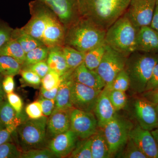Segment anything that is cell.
Here are the masks:
<instances>
[{
  "mask_svg": "<svg viewBox=\"0 0 158 158\" xmlns=\"http://www.w3.org/2000/svg\"><path fill=\"white\" fill-rule=\"evenodd\" d=\"M131 0H78L81 17L106 31L124 14Z\"/></svg>",
  "mask_w": 158,
  "mask_h": 158,
  "instance_id": "1",
  "label": "cell"
},
{
  "mask_svg": "<svg viewBox=\"0 0 158 158\" xmlns=\"http://www.w3.org/2000/svg\"><path fill=\"white\" fill-rule=\"evenodd\" d=\"M106 32L90 20L80 17L65 29L64 46L86 53L105 44Z\"/></svg>",
  "mask_w": 158,
  "mask_h": 158,
  "instance_id": "2",
  "label": "cell"
},
{
  "mask_svg": "<svg viewBox=\"0 0 158 158\" xmlns=\"http://www.w3.org/2000/svg\"><path fill=\"white\" fill-rule=\"evenodd\" d=\"M158 63V53L136 51L127 59L124 69L130 81V88L135 93L145 91L154 67Z\"/></svg>",
  "mask_w": 158,
  "mask_h": 158,
  "instance_id": "3",
  "label": "cell"
},
{
  "mask_svg": "<svg viewBox=\"0 0 158 158\" xmlns=\"http://www.w3.org/2000/svg\"><path fill=\"white\" fill-rule=\"evenodd\" d=\"M139 30L136 28L124 14L107 30L105 44L128 57L136 51L137 34Z\"/></svg>",
  "mask_w": 158,
  "mask_h": 158,
  "instance_id": "4",
  "label": "cell"
},
{
  "mask_svg": "<svg viewBox=\"0 0 158 158\" xmlns=\"http://www.w3.org/2000/svg\"><path fill=\"white\" fill-rule=\"evenodd\" d=\"M47 116L26 119L16 131L19 143L23 151L42 148L46 139Z\"/></svg>",
  "mask_w": 158,
  "mask_h": 158,
  "instance_id": "5",
  "label": "cell"
},
{
  "mask_svg": "<svg viewBox=\"0 0 158 158\" xmlns=\"http://www.w3.org/2000/svg\"><path fill=\"white\" fill-rule=\"evenodd\" d=\"M133 128L131 122L116 114L102 129L112 156L121 150L127 143Z\"/></svg>",
  "mask_w": 158,
  "mask_h": 158,
  "instance_id": "6",
  "label": "cell"
},
{
  "mask_svg": "<svg viewBox=\"0 0 158 158\" xmlns=\"http://www.w3.org/2000/svg\"><path fill=\"white\" fill-rule=\"evenodd\" d=\"M29 6L31 19L21 28L42 43L43 37L48 26L52 10L41 0L31 1Z\"/></svg>",
  "mask_w": 158,
  "mask_h": 158,
  "instance_id": "7",
  "label": "cell"
},
{
  "mask_svg": "<svg viewBox=\"0 0 158 158\" xmlns=\"http://www.w3.org/2000/svg\"><path fill=\"white\" fill-rule=\"evenodd\" d=\"M127 58L106 44L103 56L95 70L106 83L105 87H109L116 76L124 69Z\"/></svg>",
  "mask_w": 158,
  "mask_h": 158,
  "instance_id": "8",
  "label": "cell"
},
{
  "mask_svg": "<svg viewBox=\"0 0 158 158\" xmlns=\"http://www.w3.org/2000/svg\"><path fill=\"white\" fill-rule=\"evenodd\" d=\"M97 119L92 112H86L73 108L70 112V129L78 138L87 139L98 130Z\"/></svg>",
  "mask_w": 158,
  "mask_h": 158,
  "instance_id": "9",
  "label": "cell"
},
{
  "mask_svg": "<svg viewBox=\"0 0 158 158\" xmlns=\"http://www.w3.org/2000/svg\"><path fill=\"white\" fill-rule=\"evenodd\" d=\"M156 5V0H131L124 14L139 30L150 26Z\"/></svg>",
  "mask_w": 158,
  "mask_h": 158,
  "instance_id": "10",
  "label": "cell"
},
{
  "mask_svg": "<svg viewBox=\"0 0 158 158\" xmlns=\"http://www.w3.org/2000/svg\"><path fill=\"white\" fill-rule=\"evenodd\" d=\"M102 90L90 88L73 80L71 95L73 107L86 112H93Z\"/></svg>",
  "mask_w": 158,
  "mask_h": 158,
  "instance_id": "11",
  "label": "cell"
},
{
  "mask_svg": "<svg viewBox=\"0 0 158 158\" xmlns=\"http://www.w3.org/2000/svg\"><path fill=\"white\" fill-rule=\"evenodd\" d=\"M61 21L66 29L80 18L78 0H41Z\"/></svg>",
  "mask_w": 158,
  "mask_h": 158,
  "instance_id": "12",
  "label": "cell"
},
{
  "mask_svg": "<svg viewBox=\"0 0 158 158\" xmlns=\"http://www.w3.org/2000/svg\"><path fill=\"white\" fill-rule=\"evenodd\" d=\"M134 111L141 128L152 131L158 127V114L155 104L142 97L135 101Z\"/></svg>",
  "mask_w": 158,
  "mask_h": 158,
  "instance_id": "13",
  "label": "cell"
},
{
  "mask_svg": "<svg viewBox=\"0 0 158 158\" xmlns=\"http://www.w3.org/2000/svg\"><path fill=\"white\" fill-rule=\"evenodd\" d=\"M130 138L148 158H158L157 145L151 131L144 129L138 125L133 128Z\"/></svg>",
  "mask_w": 158,
  "mask_h": 158,
  "instance_id": "14",
  "label": "cell"
},
{
  "mask_svg": "<svg viewBox=\"0 0 158 158\" xmlns=\"http://www.w3.org/2000/svg\"><path fill=\"white\" fill-rule=\"evenodd\" d=\"M77 138L75 134L69 129L52 138L48 148L57 158L69 156L76 145Z\"/></svg>",
  "mask_w": 158,
  "mask_h": 158,
  "instance_id": "15",
  "label": "cell"
},
{
  "mask_svg": "<svg viewBox=\"0 0 158 158\" xmlns=\"http://www.w3.org/2000/svg\"><path fill=\"white\" fill-rule=\"evenodd\" d=\"M72 109H54L48 118L47 123V133L51 138H53L70 129V112Z\"/></svg>",
  "mask_w": 158,
  "mask_h": 158,
  "instance_id": "16",
  "label": "cell"
},
{
  "mask_svg": "<svg viewBox=\"0 0 158 158\" xmlns=\"http://www.w3.org/2000/svg\"><path fill=\"white\" fill-rule=\"evenodd\" d=\"M109 90L106 88L102 90L94 110L98 127L102 129L116 114V110L109 97Z\"/></svg>",
  "mask_w": 158,
  "mask_h": 158,
  "instance_id": "17",
  "label": "cell"
},
{
  "mask_svg": "<svg viewBox=\"0 0 158 158\" xmlns=\"http://www.w3.org/2000/svg\"><path fill=\"white\" fill-rule=\"evenodd\" d=\"M136 51L149 53H158V32L150 26L138 30Z\"/></svg>",
  "mask_w": 158,
  "mask_h": 158,
  "instance_id": "18",
  "label": "cell"
},
{
  "mask_svg": "<svg viewBox=\"0 0 158 158\" xmlns=\"http://www.w3.org/2000/svg\"><path fill=\"white\" fill-rule=\"evenodd\" d=\"M72 76L75 81L98 90H103L106 85L96 71L87 68L84 62L74 69Z\"/></svg>",
  "mask_w": 158,
  "mask_h": 158,
  "instance_id": "19",
  "label": "cell"
},
{
  "mask_svg": "<svg viewBox=\"0 0 158 158\" xmlns=\"http://www.w3.org/2000/svg\"><path fill=\"white\" fill-rule=\"evenodd\" d=\"M74 70H70L61 76V81L58 88L55 100V109L71 110L73 109L71 95L73 79L72 73Z\"/></svg>",
  "mask_w": 158,
  "mask_h": 158,
  "instance_id": "20",
  "label": "cell"
},
{
  "mask_svg": "<svg viewBox=\"0 0 158 158\" xmlns=\"http://www.w3.org/2000/svg\"><path fill=\"white\" fill-rule=\"evenodd\" d=\"M24 117L22 112L18 115L6 100L0 104V120L5 127L12 133L16 131L18 127L25 120Z\"/></svg>",
  "mask_w": 158,
  "mask_h": 158,
  "instance_id": "21",
  "label": "cell"
},
{
  "mask_svg": "<svg viewBox=\"0 0 158 158\" xmlns=\"http://www.w3.org/2000/svg\"><path fill=\"white\" fill-rule=\"evenodd\" d=\"M62 47H56L49 48L48 56L46 60L50 70L56 72L61 76L72 70L69 68L65 61Z\"/></svg>",
  "mask_w": 158,
  "mask_h": 158,
  "instance_id": "22",
  "label": "cell"
},
{
  "mask_svg": "<svg viewBox=\"0 0 158 158\" xmlns=\"http://www.w3.org/2000/svg\"><path fill=\"white\" fill-rule=\"evenodd\" d=\"M90 138L92 158L113 157L102 129L98 131Z\"/></svg>",
  "mask_w": 158,
  "mask_h": 158,
  "instance_id": "23",
  "label": "cell"
},
{
  "mask_svg": "<svg viewBox=\"0 0 158 158\" xmlns=\"http://www.w3.org/2000/svg\"><path fill=\"white\" fill-rule=\"evenodd\" d=\"M12 39L19 43L26 54L38 47L44 45L41 41L27 34L21 28L14 29Z\"/></svg>",
  "mask_w": 158,
  "mask_h": 158,
  "instance_id": "24",
  "label": "cell"
},
{
  "mask_svg": "<svg viewBox=\"0 0 158 158\" xmlns=\"http://www.w3.org/2000/svg\"><path fill=\"white\" fill-rule=\"evenodd\" d=\"M0 56L11 57L23 65L26 53L17 40L11 39L0 48Z\"/></svg>",
  "mask_w": 158,
  "mask_h": 158,
  "instance_id": "25",
  "label": "cell"
},
{
  "mask_svg": "<svg viewBox=\"0 0 158 158\" xmlns=\"http://www.w3.org/2000/svg\"><path fill=\"white\" fill-rule=\"evenodd\" d=\"M62 50L69 69L74 70L84 62L86 53L68 46L62 47Z\"/></svg>",
  "mask_w": 158,
  "mask_h": 158,
  "instance_id": "26",
  "label": "cell"
},
{
  "mask_svg": "<svg viewBox=\"0 0 158 158\" xmlns=\"http://www.w3.org/2000/svg\"><path fill=\"white\" fill-rule=\"evenodd\" d=\"M22 65L17 60L7 56H0V75L3 76L19 74Z\"/></svg>",
  "mask_w": 158,
  "mask_h": 158,
  "instance_id": "27",
  "label": "cell"
},
{
  "mask_svg": "<svg viewBox=\"0 0 158 158\" xmlns=\"http://www.w3.org/2000/svg\"><path fill=\"white\" fill-rule=\"evenodd\" d=\"M106 50L105 44L88 51L85 54L84 63L90 70H95L101 62Z\"/></svg>",
  "mask_w": 158,
  "mask_h": 158,
  "instance_id": "28",
  "label": "cell"
},
{
  "mask_svg": "<svg viewBox=\"0 0 158 158\" xmlns=\"http://www.w3.org/2000/svg\"><path fill=\"white\" fill-rule=\"evenodd\" d=\"M48 52V48L44 45L40 46L30 51L26 54L25 59L22 67L41 61H46Z\"/></svg>",
  "mask_w": 158,
  "mask_h": 158,
  "instance_id": "29",
  "label": "cell"
},
{
  "mask_svg": "<svg viewBox=\"0 0 158 158\" xmlns=\"http://www.w3.org/2000/svg\"><path fill=\"white\" fill-rule=\"evenodd\" d=\"M91 144V138L82 139V141L77 143L74 149L68 157L92 158Z\"/></svg>",
  "mask_w": 158,
  "mask_h": 158,
  "instance_id": "30",
  "label": "cell"
},
{
  "mask_svg": "<svg viewBox=\"0 0 158 158\" xmlns=\"http://www.w3.org/2000/svg\"><path fill=\"white\" fill-rule=\"evenodd\" d=\"M130 87V81L125 69L116 76L109 87H105L108 90H117L126 92Z\"/></svg>",
  "mask_w": 158,
  "mask_h": 158,
  "instance_id": "31",
  "label": "cell"
},
{
  "mask_svg": "<svg viewBox=\"0 0 158 158\" xmlns=\"http://www.w3.org/2000/svg\"><path fill=\"white\" fill-rule=\"evenodd\" d=\"M124 147V150L118 156V157L147 158V157L141 151L135 143L130 138Z\"/></svg>",
  "mask_w": 158,
  "mask_h": 158,
  "instance_id": "32",
  "label": "cell"
},
{
  "mask_svg": "<svg viewBox=\"0 0 158 158\" xmlns=\"http://www.w3.org/2000/svg\"><path fill=\"white\" fill-rule=\"evenodd\" d=\"M109 97L116 111L123 109L127 102L125 92L117 90H109Z\"/></svg>",
  "mask_w": 158,
  "mask_h": 158,
  "instance_id": "33",
  "label": "cell"
},
{
  "mask_svg": "<svg viewBox=\"0 0 158 158\" xmlns=\"http://www.w3.org/2000/svg\"><path fill=\"white\" fill-rule=\"evenodd\" d=\"M22 152L17 146L11 141L0 145V158H20Z\"/></svg>",
  "mask_w": 158,
  "mask_h": 158,
  "instance_id": "34",
  "label": "cell"
},
{
  "mask_svg": "<svg viewBox=\"0 0 158 158\" xmlns=\"http://www.w3.org/2000/svg\"><path fill=\"white\" fill-rule=\"evenodd\" d=\"M61 81V76L54 71L50 70L41 79L42 87L47 90H50L59 87Z\"/></svg>",
  "mask_w": 158,
  "mask_h": 158,
  "instance_id": "35",
  "label": "cell"
},
{
  "mask_svg": "<svg viewBox=\"0 0 158 158\" xmlns=\"http://www.w3.org/2000/svg\"><path fill=\"white\" fill-rule=\"evenodd\" d=\"M20 74L21 76L22 82L29 86L37 88L41 84V78L32 71L22 69Z\"/></svg>",
  "mask_w": 158,
  "mask_h": 158,
  "instance_id": "36",
  "label": "cell"
},
{
  "mask_svg": "<svg viewBox=\"0 0 158 158\" xmlns=\"http://www.w3.org/2000/svg\"><path fill=\"white\" fill-rule=\"evenodd\" d=\"M21 158H57L49 148H37L23 151Z\"/></svg>",
  "mask_w": 158,
  "mask_h": 158,
  "instance_id": "37",
  "label": "cell"
},
{
  "mask_svg": "<svg viewBox=\"0 0 158 158\" xmlns=\"http://www.w3.org/2000/svg\"><path fill=\"white\" fill-rule=\"evenodd\" d=\"M25 112L29 118L31 119H37L44 116L42 106L38 100L27 105Z\"/></svg>",
  "mask_w": 158,
  "mask_h": 158,
  "instance_id": "38",
  "label": "cell"
},
{
  "mask_svg": "<svg viewBox=\"0 0 158 158\" xmlns=\"http://www.w3.org/2000/svg\"><path fill=\"white\" fill-rule=\"evenodd\" d=\"M14 29L7 23L0 20V48L12 39Z\"/></svg>",
  "mask_w": 158,
  "mask_h": 158,
  "instance_id": "39",
  "label": "cell"
},
{
  "mask_svg": "<svg viewBox=\"0 0 158 158\" xmlns=\"http://www.w3.org/2000/svg\"><path fill=\"white\" fill-rule=\"evenodd\" d=\"M22 69H29L34 72L38 75L41 79L44 77L47 74L49 71L50 70L46 61H41L32 64V65H28L25 67H22Z\"/></svg>",
  "mask_w": 158,
  "mask_h": 158,
  "instance_id": "40",
  "label": "cell"
},
{
  "mask_svg": "<svg viewBox=\"0 0 158 158\" xmlns=\"http://www.w3.org/2000/svg\"><path fill=\"white\" fill-rule=\"evenodd\" d=\"M6 97L9 104L15 110L18 115H20L22 112L23 108V101L20 97L13 92L6 94Z\"/></svg>",
  "mask_w": 158,
  "mask_h": 158,
  "instance_id": "41",
  "label": "cell"
},
{
  "mask_svg": "<svg viewBox=\"0 0 158 158\" xmlns=\"http://www.w3.org/2000/svg\"><path fill=\"white\" fill-rule=\"evenodd\" d=\"M38 101L40 102L42 106L44 116H49L52 113L55 107V100L40 97Z\"/></svg>",
  "mask_w": 158,
  "mask_h": 158,
  "instance_id": "42",
  "label": "cell"
},
{
  "mask_svg": "<svg viewBox=\"0 0 158 158\" xmlns=\"http://www.w3.org/2000/svg\"><path fill=\"white\" fill-rule=\"evenodd\" d=\"M157 89H158V63L156 64L153 69L152 73L148 82L144 92Z\"/></svg>",
  "mask_w": 158,
  "mask_h": 158,
  "instance_id": "43",
  "label": "cell"
},
{
  "mask_svg": "<svg viewBox=\"0 0 158 158\" xmlns=\"http://www.w3.org/2000/svg\"><path fill=\"white\" fill-rule=\"evenodd\" d=\"M14 77L9 75L4 76L2 81L3 90L6 94L13 92L15 87Z\"/></svg>",
  "mask_w": 158,
  "mask_h": 158,
  "instance_id": "44",
  "label": "cell"
},
{
  "mask_svg": "<svg viewBox=\"0 0 158 158\" xmlns=\"http://www.w3.org/2000/svg\"><path fill=\"white\" fill-rule=\"evenodd\" d=\"M58 88L59 87H57L52 90H47L41 87L40 91V96L44 98L55 100L58 92Z\"/></svg>",
  "mask_w": 158,
  "mask_h": 158,
  "instance_id": "45",
  "label": "cell"
},
{
  "mask_svg": "<svg viewBox=\"0 0 158 158\" xmlns=\"http://www.w3.org/2000/svg\"><path fill=\"white\" fill-rule=\"evenodd\" d=\"M142 94L143 97L147 99L156 105L158 103V89L145 91Z\"/></svg>",
  "mask_w": 158,
  "mask_h": 158,
  "instance_id": "46",
  "label": "cell"
},
{
  "mask_svg": "<svg viewBox=\"0 0 158 158\" xmlns=\"http://www.w3.org/2000/svg\"><path fill=\"white\" fill-rule=\"evenodd\" d=\"M13 133L6 128L0 130V145L8 141H11Z\"/></svg>",
  "mask_w": 158,
  "mask_h": 158,
  "instance_id": "47",
  "label": "cell"
},
{
  "mask_svg": "<svg viewBox=\"0 0 158 158\" xmlns=\"http://www.w3.org/2000/svg\"><path fill=\"white\" fill-rule=\"evenodd\" d=\"M150 26L151 27L158 32V5H156L152 20Z\"/></svg>",
  "mask_w": 158,
  "mask_h": 158,
  "instance_id": "48",
  "label": "cell"
},
{
  "mask_svg": "<svg viewBox=\"0 0 158 158\" xmlns=\"http://www.w3.org/2000/svg\"><path fill=\"white\" fill-rule=\"evenodd\" d=\"M2 76H3L0 75V104L6 100V94L3 90L2 85V81L3 80L2 77Z\"/></svg>",
  "mask_w": 158,
  "mask_h": 158,
  "instance_id": "49",
  "label": "cell"
},
{
  "mask_svg": "<svg viewBox=\"0 0 158 158\" xmlns=\"http://www.w3.org/2000/svg\"><path fill=\"white\" fill-rule=\"evenodd\" d=\"M151 131L152 134L155 140L158 148V127L152 130Z\"/></svg>",
  "mask_w": 158,
  "mask_h": 158,
  "instance_id": "50",
  "label": "cell"
},
{
  "mask_svg": "<svg viewBox=\"0 0 158 158\" xmlns=\"http://www.w3.org/2000/svg\"><path fill=\"white\" fill-rule=\"evenodd\" d=\"M5 127L2 124V123L1 122V120H0V130L2 129L5 128Z\"/></svg>",
  "mask_w": 158,
  "mask_h": 158,
  "instance_id": "51",
  "label": "cell"
},
{
  "mask_svg": "<svg viewBox=\"0 0 158 158\" xmlns=\"http://www.w3.org/2000/svg\"><path fill=\"white\" fill-rule=\"evenodd\" d=\"M156 109L157 112V113L158 114V103L156 104Z\"/></svg>",
  "mask_w": 158,
  "mask_h": 158,
  "instance_id": "52",
  "label": "cell"
},
{
  "mask_svg": "<svg viewBox=\"0 0 158 158\" xmlns=\"http://www.w3.org/2000/svg\"><path fill=\"white\" fill-rule=\"evenodd\" d=\"M156 4L158 5V0H156Z\"/></svg>",
  "mask_w": 158,
  "mask_h": 158,
  "instance_id": "53",
  "label": "cell"
}]
</instances>
